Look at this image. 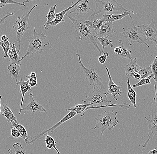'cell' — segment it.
Masks as SVG:
<instances>
[{
	"label": "cell",
	"mask_w": 157,
	"mask_h": 154,
	"mask_svg": "<svg viewBox=\"0 0 157 154\" xmlns=\"http://www.w3.org/2000/svg\"><path fill=\"white\" fill-rule=\"evenodd\" d=\"M14 13H9L8 14H6V15L4 16L2 18H0V25H2L3 24L5 23V20L7 18L9 17V16H12L14 15Z\"/></svg>",
	"instance_id": "ab89813d"
},
{
	"label": "cell",
	"mask_w": 157,
	"mask_h": 154,
	"mask_svg": "<svg viewBox=\"0 0 157 154\" xmlns=\"http://www.w3.org/2000/svg\"><path fill=\"white\" fill-rule=\"evenodd\" d=\"M116 38L119 41V46L121 47V52L120 56L123 57V58H125V59H130V60H132V56L131 53L132 51L131 50L128 49L127 47L125 46L123 44L122 41L120 39L117 38V37L115 36Z\"/></svg>",
	"instance_id": "4316f807"
},
{
	"label": "cell",
	"mask_w": 157,
	"mask_h": 154,
	"mask_svg": "<svg viewBox=\"0 0 157 154\" xmlns=\"http://www.w3.org/2000/svg\"><path fill=\"white\" fill-rule=\"evenodd\" d=\"M34 35L29 39V46L27 52L21 58V60L29 56L34 54H39L43 52L46 46H50V42L46 40L47 36L45 33H42L41 31L38 34L33 27Z\"/></svg>",
	"instance_id": "7a4b0ae2"
},
{
	"label": "cell",
	"mask_w": 157,
	"mask_h": 154,
	"mask_svg": "<svg viewBox=\"0 0 157 154\" xmlns=\"http://www.w3.org/2000/svg\"><path fill=\"white\" fill-rule=\"evenodd\" d=\"M154 100L155 102L156 106L157 108V94L156 92H155V96L154 97Z\"/></svg>",
	"instance_id": "f6af8a7d"
},
{
	"label": "cell",
	"mask_w": 157,
	"mask_h": 154,
	"mask_svg": "<svg viewBox=\"0 0 157 154\" xmlns=\"http://www.w3.org/2000/svg\"><path fill=\"white\" fill-rule=\"evenodd\" d=\"M29 102L28 105L21 109L22 111H27L33 113H46V109L43 105L35 101L33 97V95L29 94Z\"/></svg>",
	"instance_id": "4fadbf2b"
},
{
	"label": "cell",
	"mask_w": 157,
	"mask_h": 154,
	"mask_svg": "<svg viewBox=\"0 0 157 154\" xmlns=\"http://www.w3.org/2000/svg\"><path fill=\"white\" fill-rule=\"evenodd\" d=\"M1 114L6 118L8 122L13 121L16 123L19 124L17 121L16 117L13 114V112L6 104H4L3 105Z\"/></svg>",
	"instance_id": "7402d4cb"
},
{
	"label": "cell",
	"mask_w": 157,
	"mask_h": 154,
	"mask_svg": "<svg viewBox=\"0 0 157 154\" xmlns=\"http://www.w3.org/2000/svg\"><path fill=\"white\" fill-rule=\"evenodd\" d=\"M154 77V74L152 73L151 76H149L148 77L140 80V81H139L136 84L132 85L131 86H132V88H137L138 87L144 85L151 84V80Z\"/></svg>",
	"instance_id": "836d02e7"
},
{
	"label": "cell",
	"mask_w": 157,
	"mask_h": 154,
	"mask_svg": "<svg viewBox=\"0 0 157 154\" xmlns=\"http://www.w3.org/2000/svg\"><path fill=\"white\" fill-rule=\"evenodd\" d=\"M129 81H130L129 78L128 79L127 83H126L128 90V99H129L130 103L133 105L134 109H136L137 108V105H136V103L137 94H136V91L133 90L130 85Z\"/></svg>",
	"instance_id": "484cf974"
},
{
	"label": "cell",
	"mask_w": 157,
	"mask_h": 154,
	"mask_svg": "<svg viewBox=\"0 0 157 154\" xmlns=\"http://www.w3.org/2000/svg\"><path fill=\"white\" fill-rule=\"evenodd\" d=\"M26 77L28 79L30 87H34L37 85V77L35 72H32L30 74L26 76Z\"/></svg>",
	"instance_id": "d590c367"
},
{
	"label": "cell",
	"mask_w": 157,
	"mask_h": 154,
	"mask_svg": "<svg viewBox=\"0 0 157 154\" xmlns=\"http://www.w3.org/2000/svg\"><path fill=\"white\" fill-rule=\"evenodd\" d=\"M106 93L102 92L98 86L93 87V91L85 99H82L84 103H90L97 106L111 105L112 101L106 99Z\"/></svg>",
	"instance_id": "52a82bcc"
},
{
	"label": "cell",
	"mask_w": 157,
	"mask_h": 154,
	"mask_svg": "<svg viewBox=\"0 0 157 154\" xmlns=\"http://www.w3.org/2000/svg\"><path fill=\"white\" fill-rule=\"evenodd\" d=\"M114 33L113 30V22H105L98 31L97 37L99 38L113 37Z\"/></svg>",
	"instance_id": "9a60e30c"
},
{
	"label": "cell",
	"mask_w": 157,
	"mask_h": 154,
	"mask_svg": "<svg viewBox=\"0 0 157 154\" xmlns=\"http://www.w3.org/2000/svg\"><path fill=\"white\" fill-rule=\"evenodd\" d=\"M95 9L91 15V16H95L105 13V14L110 13L113 14L117 12H122L123 13L128 12V10L125 9L123 7L122 5L119 3L116 0H95Z\"/></svg>",
	"instance_id": "3957f363"
},
{
	"label": "cell",
	"mask_w": 157,
	"mask_h": 154,
	"mask_svg": "<svg viewBox=\"0 0 157 154\" xmlns=\"http://www.w3.org/2000/svg\"><path fill=\"white\" fill-rule=\"evenodd\" d=\"M11 127H13L19 131L22 139H24L26 144L29 142V139L28 137V133L25 127L20 124H17L14 122H10Z\"/></svg>",
	"instance_id": "d4e9b609"
},
{
	"label": "cell",
	"mask_w": 157,
	"mask_h": 154,
	"mask_svg": "<svg viewBox=\"0 0 157 154\" xmlns=\"http://www.w3.org/2000/svg\"><path fill=\"white\" fill-rule=\"evenodd\" d=\"M155 22L152 19L151 24L142 25L136 26L141 30V35L144 38L143 39L154 42L157 47V29L155 27Z\"/></svg>",
	"instance_id": "9c48e42d"
},
{
	"label": "cell",
	"mask_w": 157,
	"mask_h": 154,
	"mask_svg": "<svg viewBox=\"0 0 157 154\" xmlns=\"http://www.w3.org/2000/svg\"><path fill=\"white\" fill-rule=\"evenodd\" d=\"M45 143L46 144V146L48 149H51L53 148L56 152H57V154H60L57 148H56V142L55 141V139L52 136H50L48 134V133L45 134Z\"/></svg>",
	"instance_id": "f1b7e54d"
},
{
	"label": "cell",
	"mask_w": 157,
	"mask_h": 154,
	"mask_svg": "<svg viewBox=\"0 0 157 154\" xmlns=\"http://www.w3.org/2000/svg\"><path fill=\"white\" fill-rule=\"evenodd\" d=\"M37 6H38L37 5H34L27 13L24 14L21 17H18L13 26L14 32L16 34L17 40L18 44L17 53H19L20 51L21 41L25 33L30 28L28 25L29 16L33 9Z\"/></svg>",
	"instance_id": "5b68a950"
},
{
	"label": "cell",
	"mask_w": 157,
	"mask_h": 154,
	"mask_svg": "<svg viewBox=\"0 0 157 154\" xmlns=\"http://www.w3.org/2000/svg\"><path fill=\"white\" fill-rule=\"evenodd\" d=\"M132 24L133 27L132 28H125L123 27V31L121 34L123 35L124 38L128 40L129 45H132L135 43H139L146 45L147 48H149L150 46L149 45L146 43V41L143 39L142 36L138 33L137 30L138 28L134 25V23Z\"/></svg>",
	"instance_id": "ba28073f"
},
{
	"label": "cell",
	"mask_w": 157,
	"mask_h": 154,
	"mask_svg": "<svg viewBox=\"0 0 157 154\" xmlns=\"http://www.w3.org/2000/svg\"><path fill=\"white\" fill-rule=\"evenodd\" d=\"M107 73L108 78H109V82H108V90L106 92V96L108 95H111L113 99H115L116 101H117L119 97L122 94V88L120 86L117 85L114 82L112 78L110 73L109 69L107 66H105Z\"/></svg>",
	"instance_id": "7c38bea8"
},
{
	"label": "cell",
	"mask_w": 157,
	"mask_h": 154,
	"mask_svg": "<svg viewBox=\"0 0 157 154\" xmlns=\"http://www.w3.org/2000/svg\"><path fill=\"white\" fill-rule=\"evenodd\" d=\"M2 95H0V114H1V111H2V107H1V99H2Z\"/></svg>",
	"instance_id": "bcb514c9"
},
{
	"label": "cell",
	"mask_w": 157,
	"mask_h": 154,
	"mask_svg": "<svg viewBox=\"0 0 157 154\" xmlns=\"http://www.w3.org/2000/svg\"><path fill=\"white\" fill-rule=\"evenodd\" d=\"M17 85H19L20 87L19 92H21V95H22L20 109L19 113V114H21V109H22V105H23V101H24L25 95V93L28 92V91H31V89L29 84V81L28 80L27 81H25L22 79H21L20 81L18 82Z\"/></svg>",
	"instance_id": "d6986e66"
},
{
	"label": "cell",
	"mask_w": 157,
	"mask_h": 154,
	"mask_svg": "<svg viewBox=\"0 0 157 154\" xmlns=\"http://www.w3.org/2000/svg\"><path fill=\"white\" fill-rule=\"evenodd\" d=\"M83 23L86 24L88 28L92 30L94 36H97L98 31L101 27L103 23L105 22L104 18H101L100 19H97L94 21H91L90 20H83Z\"/></svg>",
	"instance_id": "ac0fdd59"
},
{
	"label": "cell",
	"mask_w": 157,
	"mask_h": 154,
	"mask_svg": "<svg viewBox=\"0 0 157 154\" xmlns=\"http://www.w3.org/2000/svg\"><path fill=\"white\" fill-rule=\"evenodd\" d=\"M89 2L88 0H81L80 2L78 3L77 5L75 6V9L72 11L70 12V13H74L76 15H86L91 9L89 7Z\"/></svg>",
	"instance_id": "e0dca14e"
},
{
	"label": "cell",
	"mask_w": 157,
	"mask_h": 154,
	"mask_svg": "<svg viewBox=\"0 0 157 154\" xmlns=\"http://www.w3.org/2000/svg\"><path fill=\"white\" fill-rule=\"evenodd\" d=\"M93 105L92 103L90 104H77L73 106L70 109H66L65 111H69L70 112H74L76 114L79 115L81 117L84 116V113L87 111V109L89 106Z\"/></svg>",
	"instance_id": "603a6c76"
},
{
	"label": "cell",
	"mask_w": 157,
	"mask_h": 154,
	"mask_svg": "<svg viewBox=\"0 0 157 154\" xmlns=\"http://www.w3.org/2000/svg\"><path fill=\"white\" fill-rule=\"evenodd\" d=\"M11 134L12 137L13 138H21V135L17 129H16L15 128L13 127H11Z\"/></svg>",
	"instance_id": "74e56055"
},
{
	"label": "cell",
	"mask_w": 157,
	"mask_h": 154,
	"mask_svg": "<svg viewBox=\"0 0 157 154\" xmlns=\"http://www.w3.org/2000/svg\"><path fill=\"white\" fill-rule=\"evenodd\" d=\"M78 57V63L80 65V68L83 72L85 78L89 82L91 85L94 86H98L102 89H105V86L103 84V80L101 78L99 77L98 73L95 70L92 69H88L83 65L79 54L78 51L76 54Z\"/></svg>",
	"instance_id": "8992f818"
},
{
	"label": "cell",
	"mask_w": 157,
	"mask_h": 154,
	"mask_svg": "<svg viewBox=\"0 0 157 154\" xmlns=\"http://www.w3.org/2000/svg\"><path fill=\"white\" fill-rule=\"evenodd\" d=\"M57 5V4H56L54 6L50 7L48 13V15L46 16L47 20L46 24H48V23L52 22V21H53L55 20L56 17L55 11H56V7Z\"/></svg>",
	"instance_id": "1f68e13d"
},
{
	"label": "cell",
	"mask_w": 157,
	"mask_h": 154,
	"mask_svg": "<svg viewBox=\"0 0 157 154\" xmlns=\"http://www.w3.org/2000/svg\"><path fill=\"white\" fill-rule=\"evenodd\" d=\"M133 77H134V78H135V79L138 80L139 81L141 80V76H140V74L137 73H136L134 75Z\"/></svg>",
	"instance_id": "ee69618b"
},
{
	"label": "cell",
	"mask_w": 157,
	"mask_h": 154,
	"mask_svg": "<svg viewBox=\"0 0 157 154\" xmlns=\"http://www.w3.org/2000/svg\"><path fill=\"white\" fill-rule=\"evenodd\" d=\"M95 38L99 41L100 43L102 46L103 48L102 50V53L104 52L105 48L106 47H110L115 48L114 46L112 44V41L110 40H109L108 39V37H103V38H99L97 36H94Z\"/></svg>",
	"instance_id": "f546056e"
},
{
	"label": "cell",
	"mask_w": 157,
	"mask_h": 154,
	"mask_svg": "<svg viewBox=\"0 0 157 154\" xmlns=\"http://www.w3.org/2000/svg\"><path fill=\"white\" fill-rule=\"evenodd\" d=\"M76 115L77 114H76V113H75V112H70L67 115H66V116L64 117L59 122L56 124L54 125L52 127H51V128H49L48 129H47V130L45 131H42L41 133H39V134L36 135V136H34L33 138H31V139H29V142H28V143H27L26 145H31V144L34 143L35 141H37L38 139H40L43 135H44V134H46V133H49V132L52 133L56 128H57L58 127L60 126L62 124L64 123L67 121L68 120L73 118L75 116H76Z\"/></svg>",
	"instance_id": "8fae6325"
},
{
	"label": "cell",
	"mask_w": 157,
	"mask_h": 154,
	"mask_svg": "<svg viewBox=\"0 0 157 154\" xmlns=\"http://www.w3.org/2000/svg\"><path fill=\"white\" fill-rule=\"evenodd\" d=\"M148 123V134L145 144H140L139 147L144 148L147 147L149 141L154 135H157V114L152 110V114L149 117L145 116Z\"/></svg>",
	"instance_id": "30bf717a"
},
{
	"label": "cell",
	"mask_w": 157,
	"mask_h": 154,
	"mask_svg": "<svg viewBox=\"0 0 157 154\" xmlns=\"http://www.w3.org/2000/svg\"><path fill=\"white\" fill-rule=\"evenodd\" d=\"M1 38L2 41H8L9 40V38L5 35L1 36Z\"/></svg>",
	"instance_id": "b9f144b4"
},
{
	"label": "cell",
	"mask_w": 157,
	"mask_h": 154,
	"mask_svg": "<svg viewBox=\"0 0 157 154\" xmlns=\"http://www.w3.org/2000/svg\"><path fill=\"white\" fill-rule=\"evenodd\" d=\"M21 68V65L17 64H10L8 66L7 69L9 72V75L11 78L15 81L16 84L18 83V76Z\"/></svg>",
	"instance_id": "cb8c5ba5"
},
{
	"label": "cell",
	"mask_w": 157,
	"mask_h": 154,
	"mask_svg": "<svg viewBox=\"0 0 157 154\" xmlns=\"http://www.w3.org/2000/svg\"><path fill=\"white\" fill-rule=\"evenodd\" d=\"M148 154H157V148L153 150H150Z\"/></svg>",
	"instance_id": "7bdbcfd3"
},
{
	"label": "cell",
	"mask_w": 157,
	"mask_h": 154,
	"mask_svg": "<svg viewBox=\"0 0 157 154\" xmlns=\"http://www.w3.org/2000/svg\"><path fill=\"white\" fill-rule=\"evenodd\" d=\"M114 52L116 54L120 55L121 52V47L120 46L117 47L115 48Z\"/></svg>",
	"instance_id": "60d3db41"
},
{
	"label": "cell",
	"mask_w": 157,
	"mask_h": 154,
	"mask_svg": "<svg viewBox=\"0 0 157 154\" xmlns=\"http://www.w3.org/2000/svg\"><path fill=\"white\" fill-rule=\"evenodd\" d=\"M151 69V65L149 67H147V68L146 67L142 68L141 67L139 68L138 71H137V73H138L141 76V80L146 78L148 77L152 74L151 70V71L150 70Z\"/></svg>",
	"instance_id": "4dcf8cb0"
},
{
	"label": "cell",
	"mask_w": 157,
	"mask_h": 154,
	"mask_svg": "<svg viewBox=\"0 0 157 154\" xmlns=\"http://www.w3.org/2000/svg\"><path fill=\"white\" fill-rule=\"evenodd\" d=\"M16 48L14 43H12L11 45L8 54L10 57V61L11 62V64L21 65V58L18 55Z\"/></svg>",
	"instance_id": "44dd1931"
},
{
	"label": "cell",
	"mask_w": 157,
	"mask_h": 154,
	"mask_svg": "<svg viewBox=\"0 0 157 154\" xmlns=\"http://www.w3.org/2000/svg\"><path fill=\"white\" fill-rule=\"evenodd\" d=\"M13 149H9L8 152L10 154H27L25 148L22 147L19 143H15L13 145Z\"/></svg>",
	"instance_id": "83f0119b"
},
{
	"label": "cell",
	"mask_w": 157,
	"mask_h": 154,
	"mask_svg": "<svg viewBox=\"0 0 157 154\" xmlns=\"http://www.w3.org/2000/svg\"><path fill=\"white\" fill-rule=\"evenodd\" d=\"M134 13L133 11H128V12L124 13L121 14L115 15V14H105L103 15V17L105 19V22H114L117 20H121L124 17L128 15L131 18V20H132V17H131V14Z\"/></svg>",
	"instance_id": "ffe728a7"
},
{
	"label": "cell",
	"mask_w": 157,
	"mask_h": 154,
	"mask_svg": "<svg viewBox=\"0 0 157 154\" xmlns=\"http://www.w3.org/2000/svg\"><path fill=\"white\" fill-rule=\"evenodd\" d=\"M80 1H81V0L77 1V2H71V3L73 4V5L69 7L67 9L62 11L61 12L56 13V18H55V20L53 21L50 22L48 24H45L44 25V27H45V30H48L49 29V27L50 25L51 27H54L56 26V25H57L58 24H59V23H61V22H65V20L63 19V17L64 15L67 14V12L70 10V9H71L75 7L76 5H77L78 3L80 2Z\"/></svg>",
	"instance_id": "5bb4252c"
},
{
	"label": "cell",
	"mask_w": 157,
	"mask_h": 154,
	"mask_svg": "<svg viewBox=\"0 0 157 154\" xmlns=\"http://www.w3.org/2000/svg\"><path fill=\"white\" fill-rule=\"evenodd\" d=\"M155 91L157 94V87L156 84H155Z\"/></svg>",
	"instance_id": "7dc6e473"
},
{
	"label": "cell",
	"mask_w": 157,
	"mask_h": 154,
	"mask_svg": "<svg viewBox=\"0 0 157 154\" xmlns=\"http://www.w3.org/2000/svg\"><path fill=\"white\" fill-rule=\"evenodd\" d=\"M109 56V53L107 52H105L103 55L100 56L98 57V60H99V62L101 63V64H105V62H106L107 60V58Z\"/></svg>",
	"instance_id": "f35d334b"
},
{
	"label": "cell",
	"mask_w": 157,
	"mask_h": 154,
	"mask_svg": "<svg viewBox=\"0 0 157 154\" xmlns=\"http://www.w3.org/2000/svg\"><path fill=\"white\" fill-rule=\"evenodd\" d=\"M117 112L105 111L103 113L98 115L95 118L96 120V126L93 129H98L101 131V135H103L106 130H111L118 123L117 118Z\"/></svg>",
	"instance_id": "277c9868"
},
{
	"label": "cell",
	"mask_w": 157,
	"mask_h": 154,
	"mask_svg": "<svg viewBox=\"0 0 157 154\" xmlns=\"http://www.w3.org/2000/svg\"><path fill=\"white\" fill-rule=\"evenodd\" d=\"M11 45V43L10 42L8 41H0V45L2 47L4 52L5 56L4 58H6L8 57V52L9 51Z\"/></svg>",
	"instance_id": "e575fe53"
},
{
	"label": "cell",
	"mask_w": 157,
	"mask_h": 154,
	"mask_svg": "<svg viewBox=\"0 0 157 154\" xmlns=\"http://www.w3.org/2000/svg\"><path fill=\"white\" fill-rule=\"evenodd\" d=\"M29 2V1H26L23 2H15L13 0H0V8L3 7L6 5L7 4H17L19 5H22L24 6L25 8L26 7V5H25V3Z\"/></svg>",
	"instance_id": "d6a6232c"
},
{
	"label": "cell",
	"mask_w": 157,
	"mask_h": 154,
	"mask_svg": "<svg viewBox=\"0 0 157 154\" xmlns=\"http://www.w3.org/2000/svg\"><path fill=\"white\" fill-rule=\"evenodd\" d=\"M137 58H134L133 60H131L129 64L125 65V67H124L125 75L128 79L129 78H134L133 77H134V75L137 73V71L140 66L137 65Z\"/></svg>",
	"instance_id": "2e32d148"
},
{
	"label": "cell",
	"mask_w": 157,
	"mask_h": 154,
	"mask_svg": "<svg viewBox=\"0 0 157 154\" xmlns=\"http://www.w3.org/2000/svg\"><path fill=\"white\" fill-rule=\"evenodd\" d=\"M152 73L154 74V79L155 82H157V56L151 65Z\"/></svg>",
	"instance_id": "8d00e7d4"
},
{
	"label": "cell",
	"mask_w": 157,
	"mask_h": 154,
	"mask_svg": "<svg viewBox=\"0 0 157 154\" xmlns=\"http://www.w3.org/2000/svg\"><path fill=\"white\" fill-rule=\"evenodd\" d=\"M71 20L74 26V29L76 31L78 38L80 40H84L88 43L93 45L95 48L98 50L100 55H102V51L100 49L95 39L94 34L86 24L83 23V20H77L71 16L67 13L65 15Z\"/></svg>",
	"instance_id": "6da1fadb"
}]
</instances>
